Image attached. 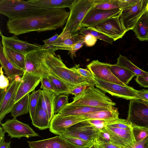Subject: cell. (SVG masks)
<instances>
[{
	"mask_svg": "<svg viewBox=\"0 0 148 148\" xmlns=\"http://www.w3.org/2000/svg\"><path fill=\"white\" fill-rule=\"evenodd\" d=\"M69 14L64 9H44L28 17L8 20L7 26L9 32L16 36L55 30L64 25Z\"/></svg>",
	"mask_w": 148,
	"mask_h": 148,
	"instance_id": "cell-1",
	"label": "cell"
},
{
	"mask_svg": "<svg viewBox=\"0 0 148 148\" xmlns=\"http://www.w3.org/2000/svg\"><path fill=\"white\" fill-rule=\"evenodd\" d=\"M44 56L49 71L65 82L71 90L85 82L91 85L77 72L70 68L67 67L63 63L60 56L56 55L55 52L45 50Z\"/></svg>",
	"mask_w": 148,
	"mask_h": 148,
	"instance_id": "cell-2",
	"label": "cell"
},
{
	"mask_svg": "<svg viewBox=\"0 0 148 148\" xmlns=\"http://www.w3.org/2000/svg\"><path fill=\"white\" fill-rule=\"evenodd\" d=\"M94 5V0H75L70 9L65 26L57 39L61 40L78 33L81 23Z\"/></svg>",
	"mask_w": 148,
	"mask_h": 148,
	"instance_id": "cell-3",
	"label": "cell"
},
{
	"mask_svg": "<svg viewBox=\"0 0 148 148\" xmlns=\"http://www.w3.org/2000/svg\"><path fill=\"white\" fill-rule=\"evenodd\" d=\"M46 8L37 6L28 1L0 0V13L8 17L9 21L28 17Z\"/></svg>",
	"mask_w": 148,
	"mask_h": 148,
	"instance_id": "cell-4",
	"label": "cell"
},
{
	"mask_svg": "<svg viewBox=\"0 0 148 148\" xmlns=\"http://www.w3.org/2000/svg\"><path fill=\"white\" fill-rule=\"evenodd\" d=\"M102 91L94 86H90L81 94L73 97L70 103L95 107L113 108L116 103Z\"/></svg>",
	"mask_w": 148,
	"mask_h": 148,
	"instance_id": "cell-5",
	"label": "cell"
},
{
	"mask_svg": "<svg viewBox=\"0 0 148 148\" xmlns=\"http://www.w3.org/2000/svg\"><path fill=\"white\" fill-rule=\"evenodd\" d=\"M93 80L97 88L112 96L127 100L140 99L136 93L137 90L132 87L107 82L94 77Z\"/></svg>",
	"mask_w": 148,
	"mask_h": 148,
	"instance_id": "cell-6",
	"label": "cell"
},
{
	"mask_svg": "<svg viewBox=\"0 0 148 148\" xmlns=\"http://www.w3.org/2000/svg\"><path fill=\"white\" fill-rule=\"evenodd\" d=\"M127 121L132 126L148 128V106L142 100H130Z\"/></svg>",
	"mask_w": 148,
	"mask_h": 148,
	"instance_id": "cell-7",
	"label": "cell"
},
{
	"mask_svg": "<svg viewBox=\"0 0 148 148\" xmlns=\"http://www.w3.org/2000/svg\"><path fill=\"white\" fill-rule=\"evenodd\" d=\"M120 14L109 18L94 27H90L115 41L122 38L127 32L124 26Z\"/></svg>",
	"mask_w": 148,
	"mask_h": 148,
	"instance_id": "cell-8",
	"label": "cell"
},
{
	"mask_svg": "<svg viewBox=\"0 0 148 148\" xmlns=\"http://www.w3.org/2000/svg\"><path fill=\"white\" fill-rule=\"evenodd\" d=\"M21 78L17 77L12 82L6 91L0 89V123L5 116L11 111L15 103L17 92L20 85Z\"/></svg>",
	"mask_w": 148,
	"mask_h": 148,
	"instance_id": "cell-9",
	"label": "cell"
},
{
	"mask_svg": "<svg viewBox=\"0 0 148 148\" xmlns=\"http://www.w3.org/2000/svg\"><path fill=\"white\" fill-rule=\"evenodd\" d=\"M148 11V0H139L134 5L122 10L120 16L127 31L132 30L138 21Z\"/></svg>",
	"mask_w": 148,
	"mask_h": 148,
	"instance_id": "cell-10",
	"label": "cell"
},
{
	"mask_svg": "<svg viewBox=\"0 0 148 148\" xmlns=\"http://www.w3.org/2000/svg\"><path fill=\"white\" fill-rule=\"evenodd\" d=\"M3 129L8 134L11 138H20L22 137L28 138L39 135L28 124L22 123L13 118L7 120L1 124Z\"/></svg>",
	"mask_w": 148,
	"mask_h": 148,
	"instance_id": "cell-11",
	"label": "cell"
},
{
	"mask_svg": "<svg viewBox=\"0 0 148 148\" xmlns=\"http://www.w3.org/2000/svg\"><path fill=\"white\" fill-rule=\"evenodd\" d=\"M99 131L88 120H86L72 126L60 136H73L93 143Z\"/></svg>",
	"mask_w": 148,
	"mask_h": 148,
	"instance_id": "cell-12",
	"label": "cell"
},
{
	"mask_svg": "<svg viewBox=\"0 0 148 148\" xmlns=\"http://www.w3.org/2000/svg\"><path fill=\"white\" fill-rule=\"evenodd\" d=\"M88 120L83 116H65L57 113L54 114L51 121L49 130L54 134L60 136L73 125Z\"/></svg>",
	"mask_w": 148,
	"mask_h": 148,
	"instance_id": "cell-13",
	"label": "cell"
},
{
	"mask_svg": "<svg viewBox=\"0 0 148 148\" xmlns=\"http://www.w3.org/2000/svg\"><path fill=\"white\" fill-rule=\"evenodd\" d=\"M45 49L34 50L25 55V72L39 73H47L49 69L45 62L44 52Z\"/></svg>",
	"mask_w": 148,
	"mask_h": 148,
	"instance_id": "cell-14",
	"label": "cell"
},
{
	"mask_svg": "<svg viewBox=\"0 0 148 148\" xmlns=\"http://www.w3.org/2000/svg\"><path fill=\"white\" fill-rule=\"evenodd\" d=\"M121 11L119 9L102 10L96 9L93 7L84 18L81 23L80 28L94 27L109 18L119 15Z\"/></svg>",
	"mask_w": 148,
	"mask_h": 148,
	"instance_id": "cell-15",
	"label": "cell"
},
{
	"mask_svg": "<svg viewBox=\"0 0 148 148\" xmlns=\"http://www.w3.org/2000/svg\"><path fill=\"white\" fill-rule=\"evenodd\" d=\"M105 127L109 135L111 143L113 144L124 148L132 146L136 142L132 127L123 129L107 125Z\"/></svg>",
	"mask_w": 148,
	"mask_h": 148,
	"instance_id": "cell-16",
	"label": "cell"
},
{
	"mask_svg": "<svg viewBox=\"0 0 148 148\" xmlns=\"http://www.w3.org/2000/svg\"><path fill=\"white\" fill-rule=\"evenodd\" d=\"M111 64L94 60L87 66L94 77L103 81L123 86H127L121 82L112 73L110 69Z\"/></svg>",
	"mask_w": 148,
	"mask_h": 148,
	"instance_id": "cell-17",
	"label": "cell"
},
{
	"mask_svg": "<svg viewBox=\"0 0 148 148\" xmlns=\"http://www.w3.org/2000/svg\"><path fill=\"white\" fill-rule=\"evenodd\" d=\"M3 46L10 48L25 55L33 51L42 49V45L32 44L18 39L16 36L6 37L1 34Z\"/></svg>",
	"mask_w": 148,
	"mask_h": 148,
	"instance_id": "cell-18",
	"label": "cell"
},
{
	"mask_svg": "<svg viewBox=\"0 0 148 148\" xmlns=\"http://www.w3.org/2000/svg\"><path fill=\"white\" fill-rule=\"evenodd\" d=\"M43 75L25 72L21 77L15 99V103L22 98L34 90L40 82Z\"/></svg>",
	"mask_w": 148,
	"mask_h": 148,
	"instance_id": "cell-19",
	"label": "cell"
},
{
	"mask_svg": "<svg viewBox=\"0 0 148 148\" xmlns=\"http://www.w3.org/2000/svg\"><path fill=\"white\" fill-rule=\"evenodd\" d=\"M27 142L30 148H79L60 136Z\"/></svg>",
	"mask_w": 148,
	"mask_h": 148,
	"instance_id": "cell-20",
	"label": "cell"
},
{
	"mask_svg": "<svg viewBox=\"0 0 148 148\" xmlns=\"http://www.w3.org/2000/svg\"><path fill=\"white\" fill-rule=\"evenodd\" d=\"M111 108L92 107L81 105H72L69 103L66 105L58 113L63 115L84 116L98 111L110 109Z\"/></svg>",
	"mask_w": 148,
	"mask_h": 148,
	"instance_id": "cell-21",
	"label": "cell"
},
{
	"mask_svg": "<svg viewBox=\"0 0 148 148\" xmlns=\"http://www.w3.org/2000/svg\"><path fill=\"white\" fill-rule=\"evenodd\" d=\"M0 62L1 66L11 82L17 77L23 76L25 70L18 68L6 58L3 52V46L1 43L0 47Z\"/></svg>",
	"mask_w": 148,
	"mask_h": 148,
	"instance_id": "cell-22",
	"label": "cell"
},
{
	"mask_svg": "<svg viewBox=\"0 0 148 148\" xmlns=\"http://www.w3.org/2000/svg\"><path fill=\"white\" fill-rule=\"evenodd\" d=\"M81 36L79 33L72 35L61 40L56 39L49 46L44 49L55 52L59 49L70 51L72 46L80 39Z\"/></svg>",
	"mask_w": 148,
	"mask_h": 148,
	"instance_id": "cell-23",
	"label": "cell"
},
{
	"mask_svg": "<svg viewBox=\"0 0 148 148\" xmlns=\"http://www.w3.org/2000/svg\"><path fill=\"white\" fill-rule=\"evenodd\" d=\"M75 0H30L31 3L41 8L46 9H70Z\"/></svg>",
	"mask_w": 148,
	"mask_h": 148,
	"instance_id": "cell-24",
	"label": "cell"
},
{
	"mask_svg": "<svg viewBox=\"0 0 148 148\" xmlns=\"http://www.w3.org/2000/svg\"><path fill=\"white\" fill-rule=\"evenodd\" d=\"M56 95L49 91L41 90L39 103L52 120L54 115V105Z\"/></svg>",
	"mask_w": 148,
	"mask_h": 148,
	"instance_id": "cell-25",
	"label": "cell"
},
{
	"mask_svg": "<svg viewBox=\"0 0 148 148\" xmlns=\"http://www.w3.org/2000/svg\"><path fill=\"white\" fill-rule=\"evenodd\" d=\"M132 30L139 40L148 41V11L139 18Z\"/></svg>",
	"mask_w": 148,
	"mask_h": 148,
	"instance_id": "cell-26",
	"label": "cell"
},
{
	"mask_svg": "<svg viewBox=\"0 0 148 148\" xmlns=\"http://www.w3.org/2000/svg\"><path fill=\"white\" fill-rule=\"evenodd\" d=\"M51 120L47 113L38 104L35 116L32 120V124L40 130L49 127Z\"/></svg>",
	"mask_w": 148,
	"mask_h": 148,
	"instance_id": "cell-27",
	"label": "cell"
},
{
	"mask_svg": "<svg viewBox=\"0 0 148 148\" xmlns=\"http://www.w3.org/2000/svg\"><path fill=\"white\" fill-rule=\"evenodd\" d=\"M110 69L119 80L126 85L128 86L133 78L136 76L130 71L116 64H111Z\"/></svg>",
	"mask_w": 148,
	"mask_h": 148,
	"instance_id": "cell-28",
	"label": "cell"
},
{
	"mask_svg": "<svg viewBox=\"0 0 148 148\" xmlns=\"http://www.w3.org/2000/svg\"><path fill=\"white\" fill-rule=\"evenodd\" d=\"M3 50L6 58L18 68L25 70V55L5 46H3Z\"/></svg>",
	"mask_w": 148,
	"mask_h": 148,
	"instance_id": "cell-29",
	"label": "cell"
},
{
	"mask_svg": "<svg viewBox=\"0 0 148 148\" xmlns=\"http://www.w3.org/2000/svg\"><path fill=\"white\" fill-rule=\"evenodd\" d=\"M119 115L117 109L114 107L110 109L90 113L83 116L88 120L94 119L108 120L119 118Z\"/></svg>",
	"mask_w": 148,
	"mask_h": 148,
	"instance_id": "cell-30",
	"label": "cell"
},
{
	"mask_svg": "<svg viewBox=\"0 0 148 148\" xmlns=\"http://www.w3.org/2000/svg\"><path fill=\"white\" fill-rule=\"evenodd\" d=\"M29 93L15 103L11 112V116L13 118H16L29 112Z\"/></svg>",
	"mask_w": 148,
	"mask_h": 148,
	"instance_id": "cell-31",
	"label": "cell"
},
{
	"mask_svg": "<svg viewBox=\"0 0 148 148\" xmlns=\"http://www.w3.org/2000/svg\"><path fill=\"white\" fill-rule=\"evenodd\" d=\"M116 64L130 71L136 76H140L145 77L148 75V72L145 71L135 65L126 57L121 54L117 59Z\"/></svg>",
	"mask_w": 148,
	"mask_h": 148,
	"instance_id": "cell-32",
	"label": "cell"
},
{
	"mask_svg": "<svg viewBox=\"0 0 148 148\" xmlns=\"http://www.w3.org/2000/svg\"><path fill=\"white\" fill-rule=\"evenodd\" d=\"M48 78L60 95L69 94L70 89L67 84L63 80L54 75L49 71L47 74Z\"/></svg>",
	"mask_w": 148,
	"mask_h": 148,
	"instance_id": "cell-33",
	"label": "cell"
},
{
	"mask_svg": "<svg viewBox=\"0 0 148 148\" xmlns=\"http://www.w3.org/2000/svg\"><path fill=\"white\" fill-rule=\"evenodd\" d=\"M94 7L97 9L104 10H121L119 0H94Z\"/></svg>",
	"mask_w": 148,
	"mask_h": 148,
	"instance_id": "cell-34",
	"label": "cell"
},
{
	"mask_svg": "<svg viewBox=\"0 0 148 148\" xmlns=\"http://www.w3.org/2000/svg\"><path fill=\"white\" fill-rule=\"evenodd\" d=\"M41 89L33 91L30 95L29 113L31 120L34 118L39 103Z\"/></svg>",
	"mask_w": 148,
	"mask_h": 148,
	"instance_id": "cell-35",
	"label": "cell"
},
{
	"mask_svg": "<svg viewBox=\"0 0 148 148\" xmlns=\"http://www.w3.org/2000/svg\"><path fill=\"white\" fill-rule=\"evenodd\" d=\"M79 34L82 35L90 34L100 40H103L110 44L114 41L113 39L106 35L90 27H83L79 31Z\"/></svg>",
	"mask_w": 148,
	"mask_h": 148,
	"instance_id": "cell-36",
	"label": "cell"
},
{
	"mask_svg": "<svg viewBox=\"0 0 148 148\" xmlns=\"http://www.w3.org/2000/svg\"><path fill=\"white\" fill-rule=\"evenodd\" d=\"M68 96L66 94H60L56 97L54 105V114L58 113L62 108L69 103Z\"/></svg>",
	"mask_w": 148,
	"mask_h": 148,
	"instance_id": "cell-37",
	"label": "cell"
},
{
	"mask_svg": "<svg viewBox=\"0 0 148 148\" xmlns=\"http://www.w3.org/2000/svg\"><path fill=\"white\" fill-rule=\"evenodd\" d=\"M133 134L136 142L143 140L148 136V128L144 127L132 126Z\"/></svg>",
	"mask_w": 148,
	"mask_h": 148,
	"instance_id": "cell-38",
	"label": "cell"
},
{
	"mask_svg": "<svg viewBox=\"0 0 148 148\" xmlns=\"http://www.w3.org/2000/svg\"><path fill=\"white\" fill-rule=\"evenodd\" d=\"M109 126L117 128L127 129L132 127L127 120L119 118L107 120V125Z\"/></svg>",
	"mask_w": 148,
	"mask_h": 148,
	"instance_id": "cell-39",
	"label": "cell"
},
{
	"mask_svg": "<svg viewBox=\"0 0 148 148\" xmlns=\"http://www.w3.org/2000/svg\"><path fill=\"white\" fill-rule=\"evenodd\" d=\"M70 68L87 80L92 86H95L93 80L94 76L89 70L80 68L77 64H75L74 66Z\"/></svg>",
	"mask_w": 148,
	"mask_h": 148,
	"instance_id": "cell-40",
	"label": "cell"
},
{
	"mask_svg": "<svg viewBox=\"0 0 148 148\" xmlns=\"http://www.w3.org/2000/svg\"><path fill=\"white\" fill-rule=\"evenodd\" d=\"M79 148H87L93 143L77 138L67 136H60Z\"/></svg>",
	"mask_w": 148,
	"mask_h": 148,
	"instance_id": "cell-41",
	"label": "cell"
},
{
	"mask_svg": "<svg viewBox=\"0 0 148 148\" xmlns=\"http://www.w3.org/2000/svg\"><path fill=\"white\" fill-rule=\"evenodd\" d=\"M47 73L43 74L42 76L40 81V88L42 90L51 91L55 93L57 96L60 95L59 93L55 89L52 83L48 78L47 75Z\"/></svg>",
	"mask_w": 148,
	"mask_h": 148,
	"instance_id": "cell-42",
	"label": "cell"
},
{
	"mask_svg": "<svg viewBox=\"0 0 148 148\" xmlns=\"http://www.w3.org/2000/svg\"><path fill=\"white\" fill-rule=\"evenodd\" d=\"M109 143H111L110 136L105 127L99 131L93 143L99 145Z\"/></svg>",
	"mask_w": 148,
	"mask_h": 148,
	"instance_id": "cell-43",
	"label": "cell"
},
{
	"mask_svg": "<svg viewBox=\"0 0 148 148\" xmlns=\"http://www.w3.org/2000/svg\"><path fill=\"white\" fill-rule=\"evenodd\" d=\"M80 36L79 40L72 46L71 50L69 51V54H70V57L73 59L74 57L76 56V52L81 48L85 43L84 35Z\"/></svg>",
	"mask_w": 148,
	"mask_h": 148,
	"instance_id": "cell-44",
	"label": "cell"
},
{
	"mask_svg": "<svg viewBox=\"0 0 148 148\" xmlns=\"http://www.w3.org/2000/svg\"><path fill=\"white\" fill-rule=\"evenodd\" d=\"M91 86H92L88 82H85L72 88L69 94L74 95L75 97L77 96L84 92L88 87Z\"/></svg>",
	"mask_w": 148,
	"mask_h": 148,
	"instance_id": "cell-45",
	"label": "cell"
},
{
	"mask_svg": "<svg viewBox=\"0 0 148 148\" xmlns=\"http://www.w3.org/2000/svg\"><path fill=\"white\" fill-rule=\"evenodd\" d=\"M3 69L2 67L1 66L0 71V89L6 91L10 84L8 77L4 75Z\"/></svg>",
	"mask_w": 148,
	"mask_h": 148,
	"instance_id": "cell-46",
	"label": "cell"
},
{
	"mask_svg": "<svg viewBox=\"0 0 148 148\" xmlns=\"http://www.w3.org/2000/svg\"><path fill=\"white\" fill-rule=\"evenodd\" d=\"M88 121L99 131L104 128L107 124V120L94 119Z\"/></svg>",
	"mask_w": 148,
	"mask_h": 148,
	"instance_id": "cell-47",
	"label": "cell"
},
{
	"mask_svg": "<svg viewBox=\"0 0 148 148\" xmlns=\"http://www.w3.org/2000/svg\"><path fill=\"white\" fill-rule=\"evenodd\" d=\"M139 0H119L121 10L127 9L135 5Z\"/></svg>",
	"mask_w": 148,
	"mask_h": 148,
	"instance_id": "cell-48",
	"label": "cell"
},
{
	"mask_svg": "<svg viewBox=\"0 0 148 148\" xmlns=\"http://www.w3.org/2000/svg\"><path fill=\"white\" fill-rule=\"evenodd\" d=\"M0 148H11V142H5V133L2 128L0 126Z\"/></svg>",
	"mask_w": 148,
	"mask_h": 148,
	"instance_id": "cell-49",
	"label": "cell"
},
{
	"mask_svg": "<svg viewBox=\"0 0 148 148\" xmlns=\"http://www.w3.org/2000/svg\"><path fill=\"white\" fill-rule=\"evenodd\" d=\"M123 148H148V136L143 140L136 142L132 146Z\"/></svg>",
	"mask_w": 148,
	"mask_h": 148,
	"instance_id": "cell-50",
	"label": "cell"
},
{
	"mask_svg": "<svg viewBox=\"0 0 148 148\" xmlns=\"http://www.w3.org/2000/svg\"><path fill=\"white\" fill-rule=\"evenodd\" d=\"M136 93L140 99L148 106V90L143 89L137 90Z\"/></svg>",
	"mask_w": 148,
	"mask_h": 148,
	"instance_id": "cell-51",
	"label": "cell"
},
{
	"mask_svg": "<svg viewBox=\"0 0 148 148\" xmlns=\"http://www.w3.org/2000/svg\"><path fill=\"white\" fill-rule=\"evenodd\" d=\"M85 43L88 47H92L96 43L97 39L90 34L84 35Z\"/></svg>",
	"mask_w": 148,
	"mask_h": 148,
	"instance_id": "cell-52",
	"label": "cell"
},
{
	"mask_svg": "<svg viewBox=\"0 0 148 148\" xmlns=\"http://www.w3.org/2000/svg\"><path fill=\"white\" fill-rule=\"evenodd\" d=\"M135 80L140 86L145 88H148V75L145 77L137 76Z\"/></svg>",
	"mask_w": 148,
	"mask_h": 148,
	"instance_id": "cell-53",
	"label": "cell"
},
{
	"mask_svg": "<svg viewBox=\"0 0 148 148\" xmlns=\"http://www.w3.org/2000/svg\"><path fill=\"white\" fill-rule=\"evenodd\" d=\"M59 35L56 34L49 38L43 40V41L44 44L42 45V48L44 49L45 47L49 46L58 38Z\"/></svg>",
	"mask_w": 148,
	"mask_h": 148,
	"instance_id": "cell-54",
	"label": "cell"
},
{
	"mask_svg": "<svg viewBox=\"0 0 148 148\" xmlns=\"http://www.w3.org/2000/svg\"><path fill=\"white\" fill-rule=\"evenodd\" d=\"M96 145L97 148H120L121 147L111 143Z\"/></svg>",
	"mask_w": 148,
	"mask_h": 148,
	"instance_id": "cell-55",
	"label": "cell"
},
{
	"mask_svg": "<svg viewBox=\"0 0 148 148\" xmlns=\"http://www.w3.org/2000/svg\"><path fill=\"white\" fill-rule=\"evenodd\" d=\"M87 148H97L96 144L93 143L91 146Z\"/></svg>",
	"mask_w": 148,
	"mask_h": 148,
	"instance_id": "cell-56",
	"label": "cell"
},
{
	"mask_svg": "<svg viewBox=\"0 0 148 148\" xmlns=\"http://www.w3.org/2000/svg\"><path fill=\"white\" fill-rule=\"evenodd\" d=\"M120 148H123L121 147Z\"/></svg>",
	"mask_w": 148,
	"mask_h": 148,
	"instance_id": "cell-57",
	"label": "cell"
},
{
	"mask_svg": "<svg viewBox=\"0 0 148 148\" xmlns=\"http://www.w3.org/2000/svg\"><path fill=\"white\" fill-rule=\"evenodd\" d=\"M147 65H148V64H147Z\"/></svg>",
	"mask_w": 148,
	"mask_h": 148,
	"instance_id": "cell-58",
	"label": "cell"
}]
</instances>
